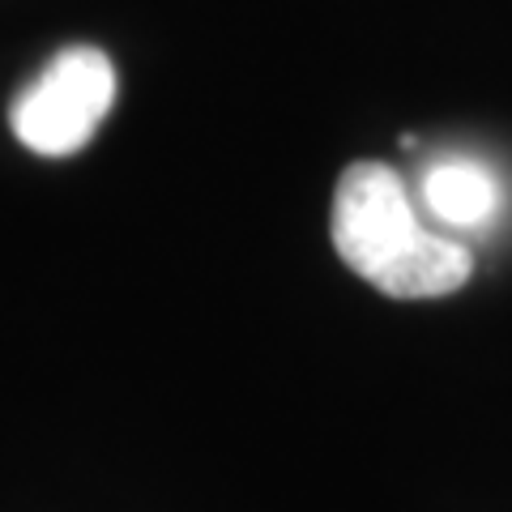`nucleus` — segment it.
<instances>
[{"label":"nucleus","mask_w":512,"mask_h":512,"mask_svg":"<svg viewBox=\"0 0 512 512\" xmlns=\"http://www.w3.org/2000/svg\"><path fill=\"white\" fill-rule=\"evenodd\" d=\"M423 197L436 210V218L453 222V227H483L495 218L500 188H495L491 171L478 167L474 158H444L427 171Z\"/></svg>","instance_id":"obj_3"},{"label":"nucleus","mask_w":512,"mask_h":512,"mask_svg":"<svg viewBox=\"0 0 512 512\" xmlns=\"http://www.w3.org/2000/svg\"><path fill=\"white\" fill-rule=\"evenodd\" d=\"M333 244L363 282L393 299H440L470 282L466 244L427 231L389 163H350L333 188Z\"/></svg>","instance_id":"obj_1"},{"label":"nucleus","mask_w":512,"mask_h":512,"mask_svg":"<svg viewBox=\"0 0 512 512\" xmlns=\"http://www.w3.org/2000/svg\"><path fill=\"white\" fill-rule=\"evenodd\" d=\"M116 103V69L90 43L64 47L9 107L13 137L43 158L77 154Z\"/></svg>","instance_id":"obj_2"}]
</instances>
